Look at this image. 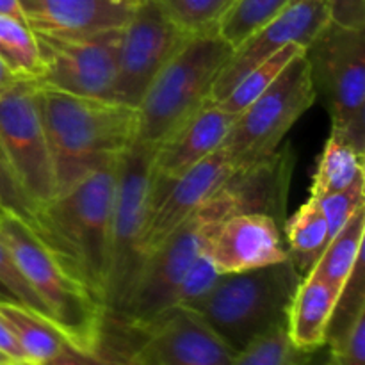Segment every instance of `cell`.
<instances>
[{
	"label": "cell",
	"mask_w": 365,
	"mask_h": 365,
	"mask_svg": "<svg viewBox=\"0 0 365 365\" xmlns=\"http://www.w3.org/2000/svg\"><path fill=\"white\" fill-rule=\"evenodd\" d=\"M341 294L314 273L302 278L287 310V334L299 351L314 353L327 344Z\"/></svg>",
	"instance_id": "obj_18"
},
{
	"label": "cell",
	"mask_w": 365,
	"mask_h": 365,
	"mask_svg": "<svg viewBox=\"0 0 365 365\" xmlns=\"http://www.w3.org/2000/svg\"><path fill=\"white\" fill-rule=\"evenodd\" d=\"M309 356L292 344L285 321L235 353L230 365H303Z\"/></svg>",
	"instance_id": "obj_25"
},
{
	"label": "cell",
	"mask_w": 365,
	"mask_h": 365,
	"mask_svg": "<svg viewBox=\"0 0 365 365\" xmlns=\"http://www.w3.org/2000/svg\"><path fill=\"white\" fill-rule=\"evenodd\" d=\"M0 143L36 210L48 203L57 185L32 78L18 77L0 88Z\"/></svg>",
	"instance_id": "obj_10"
},
{
	"label": "cell",
	"mask_w": 365,
	"mask_h": 365,
	"mask_svg": "<svg viewBox=\"0 0 365 365\" xmlns=\"http://www.w3.org/2000/svg\"><path fill=\"white\" fill-rule=\"evenodd\" d=\"M121 157V155H120ZM106 160L36 210L34 230L106 309L118 163Z\"/></svg>",
	"instance_id": "obj_1"
},
{
	"label": "cell",
	"mask_w": 365,
	"mask_h": 365,
	"mask_svg": "<svg viewBox=\"0 0 365 365\" xmlns=\"http://www.w3.org/2000/svg\"><path fill=\"white\" fill-rule=\"evenodd\" d=\"M235 118V114L225 110L216 100H207L155 146L152 160L153 184H171L221 148Z\"/></svg>",
	"instance_id": "obj_16"
},
{
	"label": "cell",
	"mask_w": 365,
	"mask_h": 365,
	"mask_svg": "<svg viewBox=\"0 0 365 365\" xmlns=\"http://www.w3.org/2000/svg\"><path fill=\"white\" fill-rule=\"evenodd\" d=\"M0 234L53 328L71 348L95 355L106 317L102 302L61 264L27 221L0 212Z\"/></svg>",
	"instance_id": "obj_3"
},
{
	"label": "cell",
	"mask_w": 365,
	"mask_h": 365,
	"mask_svg": "<svg viewBox=\"0 0 365 365\" xmlns=\"http://www.w3.org/2000/svg\"><path fill=\"white\" fill-rule=\"evenodd\" d=\"M289 2L291 0H235L220 24V34L235 48L252 32L280 13Z\"/></svg>",
	"instance_id": "obj_27"
},
{
	"label": "cell",
	"mask_w": 365,
	"mask_h": 365,
	"mask_svg": "<svg viewBox=\"0 0 365 365\" xmlns=\"http://www.w3.org/2000/svg\"><path fill=\"white\" fill-rule=\"evenodd\" d=\"M285 237H287L289 259L305 277L316 266L330 242L327 217L314 196H309V200L285 223Z\"/></svg>",
	"instance_id": "obj_22"
},
{
	"label": "cell",
	"mask_w": 365,
	"mask_h": 365,
	"mask_svg": "<svg viewBox=\"0 0 365 365\" xmlns=\"http://www.w3.org/2000/svg\"><path fill=\"white\" fill-rule=\"evenodd\" d=\"M365 31L328 21L305 48L316 100L327 107L331 130L365 150Z\"/></svg>",
	"instance_id": "obj_8"
},
{
	"label": "cell",
	"mask_w": 365,
	"mask_h": 365,
	"mask_svg": "<svg viewBox=\"0 0 365 365\" xmlns=\"http://www.w3.org/2000/svg\"><path fill=\"white\" fill-rule=\"evenodd\" d=\"M365 150L351 139L331 130L314 173L310 196L323 198L344 191L365 178Z\"/></svg>",
	"instance_id": "obj_20"
},
{
	"label": "cell",
	"mask_w": 365,
	"mask_h": 365,
	"mask_svg": "<svg viewBox=\"0 0 365 365\" xmlns=\"http://www.w3.org/2000/svg\"><path fill=\"white\" fill-rule=\"evenodd\" d=\"M303 365H330V362H328L327 346H323V348L317 349V351L310 353L309 360H307Z\"/></svg>",
	"instance_id": "obj_36"
},
{
	"label": "cell",
	"mask_w": 365,
	"mask_h": 365,
	"mask_svg": "<svg viewBox=\"0 0 365 365\" xmlns=\"http://www.w3.org/2000/svg\"><path fill=\"white\" fill-rule=\"evenodd\" d=\"M0 16L14 18V20L24 21L20 2H18V0H0Z\"/></svg>",
	"instance_id": "obj_35"
},
{
	"label": "cell",
	"mask_w": 365,
	"mask_h": 365,
	"mask_svg": "<svg viewBox=\"0 0 365 365\" xmlns=\"http://www.w3.org/2000/svg\"><path fill=\"white\" fill-rule=\"evenodd\" d=\"M24 21L34 32L84 36L120 29L139 0H18Z\"/></svg>",
	"instance_id": "obj_17"
},
{
	"label": "cell",
	"mask_w": 365,
	"mask_h": 365,
	"mask_svg": "<svg viewBox=\"0 0 365 365\" xmlns=\"http://www.w3.org/2000/svg\"><path fill=\"white\" fill-rule=\"evenodd\" d=\"M11 362H13V360H11L9 356L4 355V353L0 351V365H4V364H11ZM14 364H16V362H14Z\"/></svg>",
	"instance_id": "obj_38"
},
{
	"label": "cell",
	"mask_w": 365,
	"mask_h": 365,
	"mask_svg": "<svg viewBox=\"0 0 365 365\" xmlns=\"http://www.w3.org/2000/svg\"><path fill=\"white\" fill-rule=\"evenodd\" d=\"M328 16L335 25L365 31V0H328Z\"/></svg>",
	"instance_id": "obj_32"
},
{
	"label": "cell",
	"mask_w": 365,
	"mask_h": 365,
	"mask_svg": "<svg viewBox=\"0 0 365 365\" xmlns=\"http://www.w3.org/2000/svg\"><path fill=\"white\" fill-rule=\"evenodd\" d=\"M0 299H13V298H11V296H9V292H7L6 289L2 287V285H0Z\"/></svg>",
	"instance_id": "obj_39"
},
{
	"label": "cell",
	"mask_w": 365,
	"mask_h": 365,
	"mask_svg": "<svg viewBox=\"0 0 365 365\" xmlns=\"http://www.w3.org/2000/svg\"><path fill=\"white\" fill-rule=\"evenodd\" d=\"M365 178L359 180L356 184L349 185L344 191L334 192V195L323 196V198H316L319 202L321 210H323L324 217H327L328 230H330V239L359 212L364 209L365 202Z\"/></svg>",
	"instance_id": "obj_31"
},
{
	"label": "cell",
	"mask_w": 365,
	"mask_h": 365,
	"mask_svg": "<svg viewBox=\"0 0 365 365\" xmlns=\"http://www.w3.org/2000/svg\"><path fill=\"white\" fill-rule=\"evenodd\" d=\"M164 13L185 34L220 31L235 0H157Z\"/></svg>",
	"instance_id": "obj_26"
},
{
	"label": "cell",
	"mask_w": 365,
	"mask_h": 365,
	"mask_svg": "<svg viewBox=\"0 0 365 365\" xmlns=\"http://www.w3.org/2000/svg\"><path fill=\"white\" fill-rule=\"evenodd\" d=\"M328 21V0H291L280 13L235 46L214 84L212 100L223 98L242 75L284 46L299 45L307 48Z\"/></svg>",
	"instance_id": "obj_14"
},
{
	"label": "cell",
	"mask_w": 365,
	"mask_h": 365,
	"mask_svg": "<svg viewBox=\"0 0 365 365\" xmlns=\"http://www.w3.org/2000/svg\"><path fill=\"white\" fill-rule=\"evenodd\" d=\"M96 356L113 365H230L235 353L189 309H171L145 323L106 316Z\"/></svg>",
	"instance_id": "obj_6"
},
{
	"label": "cell",
	"mask_w": 365,
	"mask_h": 365,
	"mask_svg": "<svg viewBox=\"0 0 365 365\" xmlns=\"http://www.w3.org/2000/svg\"><path fill=\"white\" fill-rule=\"evenodd\" d=\"M316 102L303 50L277 81L235 118L223 143L235 170H250L271 159L282 148L287 132Z\"/></svg>",
	"instance_id": "obj_9"
},
{
	"label": "cell",
	"mask_w": 365,
	"mask_h": 365,
	"mask_svg": "<svg viewBox=\"0 0 365 365\" xmlns=\"http://www.w3.org/2000/svg\"><path fill=\"white\" fill-rule=\"evenodd\" d=\"M4 365H27V364H14V362H11V364H4Z\"/></svg>",
	"instance_id": "obj_40"
},
{
	"label": "cell",
	"mask_w": 365,
	"mask_h": 365,
	"mask_svg": "<svg viewBox=\"0 0 365 365\" xmlns=\"http://www.w3.org/2000/svg\"><path fill=\"white\" fill-rule=\"evenodd\" d=\"M38 98L57 192L106 160L123 155L135 143V107L41 86H38Z\"/></svg>",
	"instance_id": "obj_2"
},
{
	"label": "cell",
	"mask_w": 365,
	"mask_h": 365,
	"mask_svg": "<svg viewBox=\"0 0 365 365\" xmlns=\"http://www.w3.org/2000/svg\"><path fill=\"white\" fill-rule=\"evenodd\" d=\"M189 36L171 21L157 0H139L121 29L114 100L138 107L155 75Z\"/></svg>",
	"instance_id": "obj_12"
},
{
	"label": "cell",
	"mask_w": 365,
	"mask_h": 365,
	"mask_svg": "<svg viewBox=\"0 0 365 365\" xmlns=\"http://www.w3.org/2000/svg\"><path fill=\"white\" fill-rule=\"evenodd\" d=\"M364 234H365V207L360 209L324 248L316 266L309 271L330 284L342 289L348 284L356 264L364 260Z\"/></svg>",
	"instance_id": "obj_21"
},
{
	"label": "cell",
	"mask_w": 365,
	"mask_h": 365,
	"mask_svg": "<svg viewBox=\"0 0 365 365\" xmlns=\"http://www.w3.org/2000/svg\"><path fill=\"white\" fill-rule=\"evenodd\" d=\"M324 346L330 365H365V302L334 314Z\"/></svg>",
	"instance_id": "obj_24"
},
{
	"label": "cell",
	"mask_w": 365,
	"mask_h": 365,
	"mask_svg": "<svg viewBox=\"0 0 365 365\" xmlns=\"http://www.w3.org/2000/svg\"><path fill=\"white\" fill-rule=\"evenodd\" d=\"M0 316L9 327L27 365H43L68 346L63 335L46 319L14 299H0Z\"/></svg>",
	"instance_id": "obj_19"
},
{
	"label": "cell",
	"mask_w": 365,
	"mask_h": 365,
	"mask_svg": "<svg viewBox=\"0 0 365 365\" xmlns=\"http://www.w3.org/2000/svg\"><path fill=\"white\" fill-rule=\"evenodd\" d=\"M121 29L84 36L32 31L41 61L38 86L70 95L114 100Z\"/></svg>",
	"instance_id": "obj_11"
},
{
	"label": "cell",
	"mask_w": 365,
	"mask_h": 365,
	"mask_svg": "<svg viewBox=\"0 0 365 365\" xmlns=\"http://www.w3.org/2000/svg\"><path fill=\"white\" fill-rule=\"evenodd\" d=\"M0 285L9 292V296L14 302L24 305L25 309L32 310V312H36L38 316H41L43 319H46L50 323L45 305H43L41 299L38 298V294L32 291L29 282L25 280V277L21 274L20 267H18L16 260H14L7 242L4 241L2 234H0Z\"/></svg>",
	"instance_id": "obj_29"
},
{
	"label": "cell",
	"mask_w": 365,
	"mask_h": 365,
	"mask_svg": "<svg viewBox=\"0 0 365 365\" xmlns=\"http://www.w3.org/2000/svg\"><path fill=\"white\" fill-rule=\"evenodd\" d=\"M220 274L242 273L289 259L278 221L266 212H237L217 227L207 246Z\"/></svg>",
	"instance_id": "obj_15"
},
{
	"label": "cell",
	"mask_w": 365,
	"mask_h": 365,
	"mask_svg": "<svg viewBox=\"0 0 365 365\" xmlns=\"http://www.w3.org/2000/svg\"><path fill=\"white\" fill-rule=\"evenodd\" d=\"M237 173L227 150L221 146L207 159L166 185L150 184V207L143 250L148 257L171 232L221 191Z\"/></svg>",
	"instance_id": "obj_13"
},
{
	"label": "cell",
	"mask_w": 365,
	"mask_h": 365,
	"mask_svg": "<svg viewBox=\"0 0 365 365\" xmlns=\"http://www.w3.org/2000/svg\"><path fill=\"white\" fill-rule=\"evenodd\" d=\"M0 351H2L4 355L9 356L13 362L25 364L24 355H21L20 348H18L16 341H14L13 334H11L9 327H7V323L4 321L2 316H0Z\"/></svg>",
	"instance_id": "obj_34"
},
{
	"label": "cell",
	"mask_w": 365,
	"mask_h": 365,
	"mask_svg": "<svg viewBox=\"0 0 365 365\" xmlns=\"http://www.w3.org/2000/svg\"><path fill=\"white\" fill-rule=\"evenodd\" d=\"M153 150L155 146L152 145L134 143L118 163L106 314H116L123 309L145 266L143 235L150 207Z\"/></svg>",
	"instance_id": "obj_7"
},
{
	"label": "cell",
	"mask_w": 365,
	"mask_h": 365,
	"mask_svg": "<svg viewBox=\"0 0 365 365\" xmlns=\"http://www.w3.org/2000/svg\"><path fill=\"white\" fill-rule=\"evenodd\" d=\"M14 78H18L16 75H14L13 71H11L9 68L6 66V63L0 59V88H2V86H6V84H9V82H13Z\"/></svg>",
	"instance_id": "obj_37"
},
{
	"label": "cell",
	"mask_w": 365,
	"mask_h": 365,
	"mask_svg": "<svg viewBox=\"0 0 365 365\" xmlns=\"http://www.w3.org/2000/svg\"><path fill=\"white\" fill-rule=\"evenodd\" d=\"M0 212L13 214L20 220L27 221L34 228L36 207L29 200L27 192L21 187L7 153L0 143Z\"/></svg>",
	"instance_id": "obj_30"
},
{
	"label": "cell",
	"mask_w": 365,
	"mask_h": 365,
	"mask_svg": "<svg viewBox=\"0 0 365 365\" xmlns=\"http://www.w3.org/2000/svg\"><path fill=\"white\" fill-rule=\"evenodd\" d=\"M221 274L217 273L216 266L210 260L207 250L196 257L195 262L191 264L185 274L182 277L180 284L177 285L171 298V309H192L196 303L202 302L210 289L216 285L217 278Z\"/></svg>",
	"instance_id": "obj_28"
},
{
	"label": "cell",
	"mask_w": 365,
	"mask_h": 365,
	"mask_svg": "<svg viewBox=\"0 0 365 365\" xmlns=\"http://www.w3.org/2000/svg\"><path fill=\"white\" fill-rule=\"evenodd\" d=\"M303 50L305 48L299 45L284 46L280 52L267 57L266 61L257 64L253 70H250L248 73L242 75L237 81V84H235L223 98L217 100V103H220L225 110H228V113L237 116L241 110H245L257 96L262 95V93L277 81L278 75H280L282 71L287 68V64L291 63L294 57H298Z\"/></svg>",
	"instance_id": "obj_23"
},
{
	"label": "cell",
	"mask_w": 365,
	"mask_h": 365,
	"mask_svg": "<svg viewBox=\"0 0 365 365\" xmlns=\"http://www.w3.org/2000/svg\"><path fill=\"white\" fill-rule=\"evenodd\" d=\"M43 365H113L109 362H106L100 356L93 355V353H84L78 351V349L71 348L70 344L56 356L50 362L43 364Z\"/></svg>",
	"instance_id": "obj_33"
},
{
	"label": "cell",
	"mask_w": 365,
	"mask_h": 365,
	"mask_svg": "<svg viewBox=\"0 0 365 365\" xmlns=\"http://www.w3.org/2000/svg\"><path fill=\"white\" fill-rule=\"evenodd\" d=\"M234 48L220 31L189 36L138 103L135 143L157 146L195 110L212 98V89Z\"/></svg>",
	"instance_id": "obj_4"
},
{
	"label": "cell",
	"mask_w": 365,
	"mask_h": 365,
	"mask_svg": "<svg viewBox=\"0 0 365 365\" xmlns=\"http://www.w3.org/2000/svg\"><path fill=\"white\" fill-rule=\"evenodd\" d=\"M303 274L291 259L242 273L221 274L196 303L198 314L234 353L287 321L291 299Z\"/></svg>",
	"instance_id": "obj_5"
}]
</instances>
